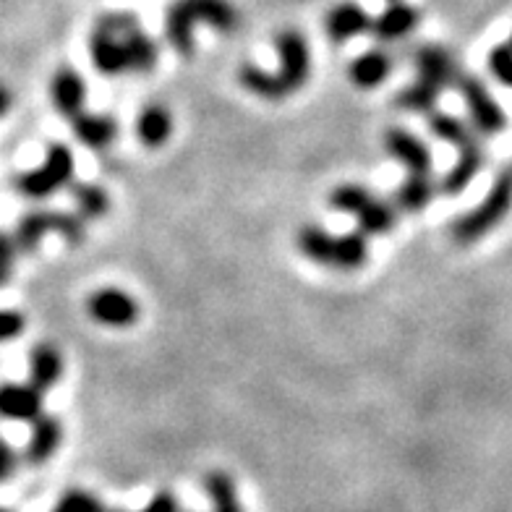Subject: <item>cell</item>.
I'll return each instance as SVG.
<instances>
[{
  "label": "cell",
  "instance_id": "obj_21",
  "mask_svg": "<svg viewBox=\"0 0 512 512\" xmlns=\"http://www.w3.org/2000/svg\"><path fill=\"white\" fill-rule=\"evenodd\" d=\"M173 134V115L162 105H147L136 118V136L144 147H162Z\"/></svg>",
  "mask_w": 512,
  "mask_h": 512
},
{
  "label": "cell",
  "instance_id": "obj_7",
  "mask_svg": "<svg viewBox=\"0 0 512 512\" xmlns=\"http://www.w3.org/2000/svg\"><path fill=\"white\" fill-rule=\"evenodd\" d=\"M89 317L102 327L123 330L139 319V304L121 288H100L87 298Z\"/></svg>",
  "mask_w": 512,
  "mask_h": 512
},
{
  "label": "cell",
  "instance_id": "obj_8",
  "mask_svg": "<svg viewBox=\"0 0 512 512\" xmlns=\"http://www.w3.org/2000/svg\"><path fill=\"white\" fill-rule=\"evenodd\" d=\"M384 149L392 160H398L400 165L411 170V176H429L432 168V152L416 134L405 131V128L390 126L382 136Z\"/></svg>",
  "mask_w": 512,
  "mask_h": 512
},
{
  "label": "cell",
  "instance_id": "obj_4",
  "mask_svg": "<svg viewBox=\"0 0 512 512\" xmlns=\"http://www.w3.org/2000/svg\"><path fill=\"white\" fill-rule=\"evenodd\" d=\"M74 178V152L66 144H50L45 162L16 178V191L27 199H48Z\"/></svg>",
  "mask_w": 512,
  "mask_h": 512
},
{
  "label": "cell",
  "instance_id": "obj_10",
  "mask_svg": "<svg viewBox=\"0 0 512 512\" xmlns=\"http://www.w3.org/2000/svg\"><path fill=\"white\" fill-rule=\"evenodd\" d=\"M50 97L63 118H76L84 113V102H87L84 79L71 66L58 68V74L53 76V84H50Z\"/></svg>",
  "mask_w": 512,
  "mask_h": 512
},
{
  "label": "cell",
  "instance_id": "obj_20",
  "mask_svg": "<svg viewBox=\"0 0 512 512\" xmlns=\"http://www.w3.org/2000/svg\"><path fill=\"white\" fill-rule=\"evenodd\" d=\"M74 134L84 147L89 149H105L115 142L118 136V123L110 115H95L84 113L74 118Z\"/></svg>",
  "mask_w": 512,
  "mask_h": 512
},
{
  "label": "cell",
  "instance_id": "obj_34",
  "mask_svg": "<svg viewBox=\"0 0 512 512\" xmlns=\"http://www.w3.org/2000/svg\"><path fill=\"white\" fill-rule=\"evenodd\" d=\"M8 108H11V92L0 84V118L8 113Z\"/></svg>",
  "mask_w": 512,
  "mask_h": 512
},
{
  "label": "cell",
  "instance_id": "obj_37",
  "mask_svg": "<svg viewBox=\"0 0 512 512\" xmlns=\"http://www.w3.org/2000/svg\"><path fill=\"white\" fill-rule=\"evenodd\" d=\"M390 3H398V0H390Z\"/></svg>",
  "mask_w": 512,
  "mask_h": 512
},
{
  "label": "cell",
  "instance_id": "obj_2",
  "mask_svg": "<svg viewBox=\"0 0 512 512\" xmlns=\"http://www.w3.org/2000/svg\"><path fill=\"white\" fill-rule=\"evenodd\" d=\"M196 24H209L215 32L233 34L241 16L230 0H176L165 14V37L170 48L183 58H191L194 53Z\"/></svg>",
  "mask_w": 512,
  "mask_h": 512
},
{
  "label": "cell",
  "instance_id": "obj_30",
  "mask_svg": "<svg viewBox=\"0 0 512 512\" xmlns=\"http://www.w3.org/2000/svg\"><path fill=\"white\" fill-rule=\"evenodd\" d=\"M14 259H16L14 238L0 230V285H6L11 272H14Z\"/></svg>",
  "mask_w": 512,
  "mask_h": 512
},
{
  "label": "cell",
  "instance_id": "obj_16",
  "mask_svg": "<svg viewBox=\"0 0 512 512\" xmlns=\"http://www.w3.org/2000/svg\"><path fill=\"white\" fill-rule=\"evenodd\" d=\"M327 37L332 42H345L371 29V16L356 3H340L327 14Z\"/></svg>",
  "mask_w": 512,
  "mask_h": 512
},
{
  "label": "cell",
  "instance_id": "obj_11",
  "mask_svg": "<svg viewBox=\"0 0 512 512\" xmlns=\"http://www.w3.org/2000/svg\"><path fill=\"white\" fill-rule=\"evenodd\" d=\"M42 413V392L32 384H0V416L8 421H34Z\"/></svg>",
  "mask_w": 512,
  "mask_h": 512
},
{
  "label": "cell",
  "instance_id": "obj_22",
  "mask_svg": "<svg viewBox=\"0 0 512 512\" xmlns=\"http://www.w3.org/2000/svg\"><path fill=\"white\" fill-rule=\"evenodd\" d=\"M296 243H298V249L304 251V256H309L311 262L324 264V267H332L337 238L330 236L327 230L317 228V225H304V228L298 230Z\"/></svg>",
  "mask_w": 512,
  "mask_h": 512
},
{
  "label": "cell",
  "instance_id": "obj_17",
  "mask_svg": "<svg viewBox=\"0 0 512 512\" xmlns=\"http://www.w3.org/2000/svg\"><path fill=\"white\" fill-rule=\"evenodd\" d=\"M61 215L63 212H45V209H37V212H29V215L21 217L19 225H16V233L11 236L16 243V251L29 254V251H34L40 246L45 233H50V230H61Z\"/></svg>",
  "mask_w": 512,
  "mask_h": 512
},
{
  "label": "cell",
  "instance_id": "obj_3",
  "mask_svg": "<svg viewBox=\"0 0 512 512\" xmlns=\"http://www.w3.org/2000/svg\"><path fill=\"white\" fill-rule=\"evenodd\" d=\"M330 207L356 217L358 228H361L364 236H384V233H390L395 228V217H398L392 204L374 199L369 189L356 186V183L337 186L330 194Z\"/></svg>",
  "mask_w": 512,
  "mask_h": 512
},
{
  "label": "cell",
  "instance_id": "obj_25",
  "mask_svg": "<svg viewBox=\"0 0 512 512\" xmlns=\"http://www.w3.org/2000/svg\"><path fill=\"white\" fill-rule=\"evenodd\" d=\"M204 486H207V494L212 499V512H243L241 502H238L236 481L230 479L228 473L212 471L204 479Z\"/></svg>",
  "mask_w": 512,
  "mask_h": 512
},
{
  "label": "cell",
  "instance_id": "obj_23",
  "mask_svg": "<svg viewBox=\"0 0 512 512\" xmlns=\"http://www.w3.org/2000/svg\"><path fill=\"white\" fill-rule=\"evenodd\" d=\"M366 262H369V241L361 230L337 236L335 259H332L335 270H361Z\"/></svg>",
  "mask_w": 512,
  "mask_h": 512
},
{
  "label": "cell",
  "instance_id": "obj_35",
  "mask_svg": "<svg viewBox=\"0 0 512 512\" xmlns=\"http://www.w3.org/2000/svg\"><path fill=\"white\" fill-rule=\"evenodd\" d=\"M102 512H115V510H102Z\"/></svg>",
  "mask_w": 512,
  "mask_h": 512
},
{
  "label": "cell",
  "instance_id": "obj_1",
  "mask_svg": "<svg viewBox=\"0 0 512 512\" xmlns=\"http://www.w3.org/2000/svg\"><path fill=\"white\" fill-rule=\"evenodd\" d=\"M275 50L280 58V68L275 74L264 71L262 66L254 63H243L238 71L241 87L251 95L262 97V100H285L288 95L298 92L309 81L311 74V55L309 42L296 29H283L275 37Z\"/></svg>",
  "mask_w": 512,
  "mask_h": 512
},
{
  "label": "cell",
  "instance_id": "obj_27",
  "mask_svg": "<svg viewBox=\"0 0 512 512\" xmlns=\"http://www.w3.org/2000/svg\"><path fill=\"white\" fill-rule=\"evenodd\" d=\"M437 97H439V89L429 87V84L416 79L413 84H408L403 92H398L395 105H398L400 110H405V113H429V110H434Z\"/></svg>",
  "mask_w": 512,
  "mask_h": 512
},
{
  "label": "cell",
  "instance_id": "obj_9",
  "mask_svg": "<svg viewBox=\"0 0 512 512\" xmlns=\"http://www.w3.org/2000/svg\"><path fill=\"white\" fill-rule=\"evenodd\" d=\"M458 87L460 92H463L465 102H468L471 118L473 123L479 126V131H484V134H497L499 128H502V123H505V118H502V113H499L497 102L489 97V92H486L479 81L473 79V76H463V79H458Z\"/></svg>",
  "mask_w": 512,
  "mask_h": 512
},
{
  "label": "cell",
  "instance_id": "obj_28",
  "mask_svg": "<svg viewBox=\"0 0 512 512\" xmlns=\"http://www.w3.org/2000/svg\"><path fill=\"white\" fill-rule=\"evenodd\" d=\"M102 510H105V507H102L92 494L71 489V492H68L58 505H55L53 512H102Z\"/></svg>",
  "mask_w": 512,
  "mask_h": 512
},
{
  "label": "cell",
  "instance_id": "obj_19",
  "mask_svg": "<svg viewBox=\"0 0 512 512\" xmlns=\"http://www.w3.org/2000/svg\"><path fill=\"white\" fill-rule=\"evenodd\" d=\"M392 74V55L387 50H369L358 55L348 68V76L358 89H374Z\"/></svg>",
  "mask_w": 512,
  "mask_h": 512
},
{
  "label": "cell",
  "instance_id": "obj_12",
  "mask_svg": "<svg viewBox=\"0 0 512 512\" xmlns=\"http://www.w3.org/2000/svg\"><path fill=\"white\" fill-rule=\"evenodd\" d=\"M63 442V426L55 416H37L32 424V437H29V445L24 450V460L29 465H42L53 458L58 447Z\"/></svg>",
  "mask_w": 512,
  "mask_h": 512
},
{
  "label": "cell",
  "instance_id": "obj_6",
  "mask_svg": "<svg viewBox=\"0 0 512 512\" xmlns=\"http://www.w3.org/2000/svg\"><path fill=\"white\" fill-rule=\"evenodd\" d=\"M123 19L126 14L102 16L89 37L92 63L102 76H121L128 71L126 42H123Z\"/></svg>",
  "mask_w": 512,
  "mask_h": 512
},
{
  "label": "cell",
  "instance_id": "obj_18",
  "mask_svg": "<svg viewBox=\"0 0 512 512\" xmlns=\"http://www.w3.org/2000/svg\"><path fill=\"white\" fill-rule=\"evenodd\" d=\"M63 374V356L61 351L50 343H40L29 356V379L32 387L40 392L53 390Z\"/></svg>",
  "mask_w": 512,
  "mask_h": 512
},
{
  "label": "cell",
  "instance_id": "obj_24",
  "mask_svg": "<svg viewBox=\"0 0 512 512\" xmlns=\"http://www.w3.org/2000/svg\"><path fill=\"white\" fill-rule=\"evenodd\" d=\"M71 194H74L76 215H79L84 223H87V220H100L102 215H108V191L95 186V183H76L74 189H71Z\"/></svg>",
  "mask_w": 512,
  "mask_h": 512
},
{
  "label": "cell",
  "instance_id": "obj_29",
  "mask_svg": "<svg viewBox=\"0 0 512 512\" xmlns=\"http://www.w3.org/2000/svg\"><path fill=\"white\" fill-rule=\"evenodd\" d=\"M27 330V319L19 311H0V343H11Z\"/></svg>",
  "mask_w": 512,
  "mask_h": 512
},
{
  "label": "cell",
  "instance_id": "obj_32",
  "mask_svg": "<svg viewBox=\"0 0 512 512\" xmlns=\"http://www.w3.org/2000/svg\"><path fill=\"white\" fill-rule=\"evenodd\" d=\"M142 512H178V502L170 492H160L152 497V502Z\"/></svg>",
  "mask_w": 512,
  "mask_h": 512
},
{
  "label": "cell",
  "instance_id": "obj_15",
  "mask_svg": "<svg viewBox=\"0 0 512 512\" xmlns=\"http://www.w3.org/2000/svg\"><path fill=\"white\" fill-rule=\"evenodd\" d=\"M418 24V11L405 3H390L384 8L377 19H371L369 32L377 37L379 42H395L403 40L405 34H411Z\"/></svg>",
  "mask_w": 512,
  "mask_h": 512
},
{
  "label": "cell",
  "instance_id": "obj_36",
  "mask_svg": "<svg viewBox=\"0 0 512 512\" xmlns=\"http://www.w3.org/2000/svg\"><path fill=\"white\" fill-rule=\"evenodd\" d=\"M0 512H8V510H3V507H0Z\"/></svg>",
  "mask_w": 512,
  "mask_h": 512
},
{
  "label": "cell",
  "instance_id": "obj_5",
  "mask_svg": "<svg viewBox=\"0 0 512 512\" xmlns=\"http://www.w3.org/2000/svg\"><path fill=\"white\" fill-rule=\"evenodd\" d=\"M512 204V173H505L494 183L492 194L486 196L479 207L468 212L465 217H460L458 223L452 225V236L460 243L479 241L486 230H492L494 225L507 215V209Z\"/></svg>",
  "mask_w": 512,
  "mask_h": 512
},
{
  "label": "cell",
  "instance_id": "obj_33",
  "mask_svg": "<svg viewBox=\"0 0 512 512\" xmlns=\"http://www.w3.org/2000/svg\"><path fill=\"white\" fill-rule=\"evenodd\" d=\"M14 468H16V452L11 450L8 442L0 439V481L8 479V476L14 473Z\"/></svg>",
  "mask_w": 512,
  "mask_h": 512
},
{
  "label": "cell",
  "instance_id": "obj_13",
  "mask_svg": "<svg viewBox=\"0 0 512 512\" xmlns=\"http://www.w3.org/2000/svg\"><path fill=\"white\" fill-rule=\"evenodd\" d=\"M123 42H126L128 71L134 74H149L157 63V45L149 34L142 32L136 16L126 14L123 19Z\"/></svg>",
  "mask_w": 512,
  "mask_h": 512
},
{
  "label": "cell",
  "instance_id": "obj_14",
  "mask_svg": "<svg viewBox=\"0 0 512 512\" xmlns=\"http://www.w3.org/2000/svg\"><path fill=\"white\" fill-rule=\"evenodd\" d=\"M416 71H418V81H424V84L439 89V92H442L450 81L458 79V71H455L452 55L447 53L445 48H437V45L418 48Z\"/></svg>",
  "mask_w": 512,
  "mask_h": 512
},
{
  "label": "cell",
  "instance_id": "obj_31",
  "mask_svg": "<svg viewBox=\"0 0 512 512\" xmlns=\"http://www.w3.org/2000/svg\"><path fill=\"white\" fill-rule=\"evenodd\" d=\"M489 63H492V71L497 74V79H502L505 84H512V48H497L492 53V58H489Z\"/></svg>",
  "mask_w": 512,
  "mask_h": 512
},
{
  "label": "cell",
  "instance_id": "obj_26",
  "mask_svg": "<svg viewBox=\"0 0 512 512\" xmlns=\"http://www.w3.org/2000/svg\"><path fill=\"white\" fill-rule=\"evenodd\" d=\"M434 183L429 176H408L395 194V204L405 212H418L432 202Z\"/></svg>",
  "mask_w": 512,
  "mask_h": 512
}]
</instances>
